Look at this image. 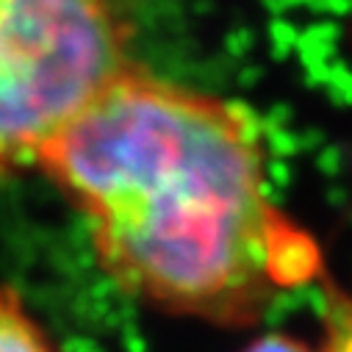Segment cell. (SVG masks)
Segmentation results:
<instances>
[{
  "label": "cell",
  "mask_w": 352,
  "mask_h": 352,
  "mask_svg": "<svg viewBox=\"0 0 352 352\" xmlns=\"http://www.w3.org/2000/svg\"><path fill=\"white\" fill-rule=\"evenodd\" d=\"M100 272L169 316L250 324L319 278L322 252L272 197L252 114L133 61L45 150Z\"/></svg>",
  "instance_id": "obj_1"
},
{
  "label": "cell",
  "mask_w": 352,
  "mask_h": 352,
  "mask_svg": "<svg viewBox=\"0 0 352 352\" xmlns=\"http://www.w3.org/2000/svg\"><path fill=\"white\" fill-rule=\"evenodd\" d=\"M131 64L128 0H0V178L36 172Z\"/></svg>",
  "instance_id": "obj_2"
},
{
  "label": "cell",
  "mask_w": 352,
  "mask_h": 352,
  "mask_svg": "<svg viewBox=\"0 0 352 352\" xmlns=\"http://www.w3.org/2000/svg\"><path fill=\"white\" fill-rule=\"evenodd\" d=\"M0 352H61L47 324L12 283H0Z\"/></svg>",
  "instance_id": "obj_3"
},
{
  "label": "cell",
  "mask_w": 352,
  "mask_h": 352,
  "mask_svg": "<svg viewBox=\"0 0 352 352\" xmlns=\"http://www.w3.org/2000/svg\"><path fill=\"white\" fill-rule=\"evenodd\" d=\"M322 352H352V294H338L324 316Z\"/></svg>",
  "instance_id": "obj_4"
},
{
  "label": "cell",
  "mask_w": 352,
  "mask_h": 352,
  "mask_svg": "<svg viewBox=\"0 0 352 352\" xmlns=\"http://www.w3.org/2000/svg\"><path fill=\"white\" fill-rule=\"evenodd\" d=\"M247 352H322L319 346H308L302 341H294V338H286V336H267V338H261L255 341Z\"/></svg>",
  "instance_id": "obj_5"
}]
</instances>
